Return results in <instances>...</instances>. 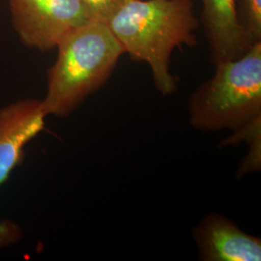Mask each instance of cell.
Returning <instances> with one entry per match:
<instances>
[{
  "mask_svg": "<svg viewBox=\"0 0 261 261\" xmlns=\"http://www.w3.org/2000/svg\"><path fill=\"white\" fill-rule=\"evenodd\" d=\"M130 59L147 64L163 96L177 90L170 72L173 51L196 45L198 20L191 0H128L107 21Z\"/></svg>",
  "mask_w": 261,
  "mask_h": 261,
  "instance_id": "1",
  "label": "cell"
},
{
  "mask_svg": "<svg viewBox=\"0 0 261 261\" xmlns=\"http://www.w3.org/2000/svg\"><path fill=\"white\" fill-rule=\"evenodd\" d=\"M56 48L42 102L47 116L65 118L105 85L125 51L107 22L100 20L76 29Z\"/></svg>",
  "mask_w": 261,
  "mask_h": 261,
  "instance_id": "2",
  "label": "cell"
},
{
  "mask_svg": "<svg viewBox=\"0 0 261 261\" xmlns=\"http://www.w3.org/2000/svg\"><path fill=\"white\" fill-rule=\"evenodd\" d=\"M215 67L188 100L190 124L201 132H235L260 118L261 42Z\"/></svg>",
  "mask_w": 261,
  "mask_h": 261,
  "instance_id": "3",
  "label": "cell"
},
{
  "mask_svg": "<svg viewBox=\"0 0 261 261\" xmlns=\"http://www.w3.org/2000/svg\"><path fill=\"white\" fill-rule=\"evenodd\" d=\"M12 24L21 43L47 51L94 20L82 0H9Z\"/></svg>",
  "mask_w": 261,
  "mask_h": 261,
  "instance_id": "4",
  "label": "cell"
},
{
  "mask_svg": "<svg viewBox=\"0 0 261 261\" xmlns=\"http://www.w3.org/2000/svg\"><path fill=\"white\" fill-rule=\"evenodd\" d=\"M42 100L24 99L0 109V186L24 159V147L45 127ZM22 231L10 220L0 222V250L18 242Z\"/></svg>",
  "mask_w": 261,
  "mask_h": 261,
  "instance_id": "5",
  "label": "cell"
},
{
  "mask_svg": "<svg viewBox=\"0 0 261 261\" xmlns=\"http://www.w3.org/2000/svg\"><path fill=\"white\" fill-rule=\"evenodd\" d=\"M193 235L201 260H261L260 238L243 231L224 215H206Z\"/></svg>",
  "mask_w": 261,
  "mask_h": 261,
  "instance_id": "6",
  "label": "cell"
},
{
  "mask_svg": "<svg viewBox=\"0 0 261 261\" xmlns=\"http://www.w3.org/2000/svg\"><path fill=\"white\" fill-rule=\"evenodd\" d=\"M210 60L216 65L244 56L253 46L239 22L236 0H201Z\"/></svg>",
  "mask_w": 261,
  "mask_h": 261,
  "instance_id": "7",
  "label": "cell"
},
{
  "mask_svg": "<svg viewBox=\"0 0 261 261\" xmlns=\"http://www.w3.org/2000/svg\"><path fill=\"white\" fill-rule=\"evenodd\" d=\"M237 16L252 45L261 42V0H236Z\"/></svg>",
  "mask_w": 261,
  "mask_h": 261,
  "instance_id": "8",
  "label": "cell"
},
{
  "mask_svg": "<svg viewBox=\"0 0 261 261\" xmlns=\"http://www.w3.org/2000/svg\"><path fill=\"white\" fill-rule=\"evenodd\" d=\"M94 20L107 22L108 19L128 0H82Z\"/></svg>",
  "mask_w": 261,
  "mask_h": 261,
  "instance_id": "9",
  "label": "cell"
}]
</instances>
